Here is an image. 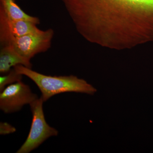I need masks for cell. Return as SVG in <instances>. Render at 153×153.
<instances>
[{"label": "cell", "instance_id": "6da1fadb", "mask_svg": "<svg viewBox=\"0 0 153 153\" xmlns=\"http://www.w3.org/2000/svg\"><path fill=\"white\" fill-rule=\"evenodd\" d=\"M19 74L27 76L36 83L41 91V97L47 101L53 96L65 92H78L94 94L97 89L83 79L73 75L51 76L45 75L23 65L14 66Z\"/></svg>", "mask_w": 153, "mask_h": 153}, {"label": "cell", "instance_id": "7a4b0ae2", "mask_svg": "<svg viewBox=\"0 0 153 153\" xmlns=\"http://www.w3.org/2000/svg\"><path fill=\"white\" fill-rule=\"evenodd\" d=\"M42 97L38 98L30 104L33 120L27 139L16 153H29L39 147L47 139L56 136L58 132L50 126L45 120Z\"/></svg>", "mask_w": 153, "mask_h": 153}, {"label": "cell", "instance_id": "3957f363", "mask_svg": "<svg viewBox=\"0 0 153 153\" xmlns=\"http://www.w3.org/2000/svg\"><path fill=\"white\" fill-rule=\"evenodd\" d=\"M54 36L53 29L46 30L38 29L35 32L15 38L8 45L13 46L23 57L31 60L35 55L46 52L50 49Z\"/></svg>", "mask_w": 153, "mask_h": 153}, {"label": "cell", "instance_id": "277c9868", "mask_svg": "<svg viewBox=\"0 0 153 153\" xmlns=\"http://www.w3.org/2000/svg\"><path fill=\"white\" fill-rule=\"evenodd\" d=\"M29 85L22 81L8 85L0 94V108L5 113L16 112L38 99Z\"/></svg>", "mask_w": 153, "mask_h": 153}, {"label": "cell", "instance_id": "5b68a950", "mask_svg": "<svg viewBox=\"0 0 153 153\" xmlns=\"http://www.w3.org/2000/svg\"><path fill=\"white\" fill-rule=\"evenodd\" d=\"M37 25L28 21L13 20L0 10L1 47L8 45L15 38L38 30Z\"/></svg>", "mask_w": 153, "mask_h": 153}, {"label": "cell", "instance_id": "8992f818", "mask_svg": "<svg viewBox=\"0 0 153 153\" xmlns=\"http://www.w3.org/2000/svg\"><path fill=\"white\" fill-rule=\"evenodd\" d=\"M21 65L32 68L30 60L19 54L10 45L1 47L0 50V72L7 74L12 67Z\"/></svg>", "mask_w": 153, "mask_h": 153}, {"label": "cell", "instance_id": "52a82bcc", "mask_svg": "<svg viewBox=\"0 0 153 153\" xmlns=\"http://www.w3.org/2000/svg\"><path fill=\"white\" fill-rule=\"evenodd\" d=\"M0 10L13 20L28 21L36 25L40 24V19L25 13L15 0H0Z\"/></svg>", "mask_w": 153, "mask_h": 153}, {"label": "cell", "instance_id": "ba28073f", "mask_svg": "<svg viewBox=\"0 0 153 153\" xmlns=\"http://www.w3.org/2000/svg\"><path fill=\"white\" fill-rule=\"evenodd\" d=\"M23 76L18 73L14 68H12L5 75L0 76V91H2L7 85L22 81Z\"/></svg>", "mask_w": 153, "mask_h": 153}, {"label": "cell", "instance_id": "9c48e42d", "mask_svg": "<svg viewBox=\"0 0 153 153\" xmlns=\"http://www.w3.org/2000/svg\"><path fill=\"white\" fill-rule=\"evenodd\" d=\"M126 6L134 8L153 11V0H118Z\"/></svg>", "mask_w": 153, "mask_h": 153}, {"label": "cell", "instance_id": "30bf717a", "mask_svg": "<svg viewBox=\"0 0 153 153\" xmlns=\"http://www.w3.org/2000/svg\"><path fill=\"white\" fill-rule=\"evenodd\" d=\"M16 129L14 127L7 123H0V134L1 135H6L13 133L16 131Z\"/></svg>", "mask_w": 153, "mask_h": 153}, {"label": "cell", "instance_id": "8fae6325", "mask_svg": "<svg viewBox=\"0 0 153 153\" xmlns=\"http://www.w3.org/2000/svg\"><path fill=\"white\" fill-rule=\"evenodd\" d=\"M15 1H16V0H15Z\"/></svg>", "mask_w": 153, "mask_h": 153}]
</instances>
